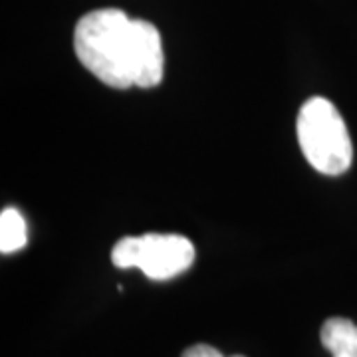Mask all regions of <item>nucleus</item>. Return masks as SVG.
Instances as JSON below:
<instances>
[{"label": "nucleus", "mask_w": 357, "mask_h": 357, "mask_svg": "<svg viewBox=\"0 0 357 357\" xmlns=\"http://www.w3.org/2000/svg\"><path fill=\"white\" fill-rule=\"evenodd\" d=\"M181 357H225V356L218 351L217 347H213V345L197 344V345H191L189 349H185ZM232 357H244V356H232Z\"/></svg>", "instance_id": "6"}, {"label": "nucleus", "mask_w": 357, "mask_h": 357, "mask_svg": "<svg viewBox=\"0 0 357 357\" xmlns=\"http://www.w3.org/2000/svg\"><path fill=\"white\" fill-rule=\"evenodd\" d=\"M306 161L321 175L337 177L351 167L354 145L344 117L326 98H310L296 121Z\"/></svg>", "instance_id": "2"}, {"label": "nucleus", "mask_w": 357, "mask_h": 357, "mask_svg": "<svg viewBox=\"0 0 357 357\" xmlns=\"http://www.w3.org/2000/svg\"><path fill=\"white\" fill-rule=\"evenodd\" d=\"M117 268H139L151 280H171L195 262V246L181 234H143L117 241L112 250Z\"/></svg>", "instance_id": "3"}, {"label": "nucleus", "mask_w": 357, "mask_h": 357, "mask_svg": "<svg viewBox=\"0 0 357 357\" xmlns=\"http://www.w3.org/2000/svg\"><path fill=\"white\" fill-rule=\"evenodd\" d=\"M26 241V220L24 217L13 208H4L0 215V252L2 255H13L24 248Z\"/></svg>", "instance_id": "5"}, {"label": "nucleus", "mask_w": 357, "mask_h": 357, "mask_svg": "<svg viewBox=\"0 0 357 357\" xmlns=\"http://www.w3.org/2000/svg\"><path fill=\"white\" fill-rule=\"evenodd\" d=\"M74 50L82 66L109 88H153L163 79L165 54L159 30L119 8L82 16L74 30Z\"/></svg>", "instance_id": "1"}, {"label": "nucleus", "mask_w": 357, "mask_h": 357, "mask_svg": "<svg viewBox=\"0 0 357 357\" xmlns=\"http://www.w3.org/2000/svg\"><path fill=\"white\" fill-rule=\"evenodd\" d=\"M321 345L332 357H357V326L347 318H330L321 326Z\"/></svg>", "instance_id": "4"}]
</instances>
